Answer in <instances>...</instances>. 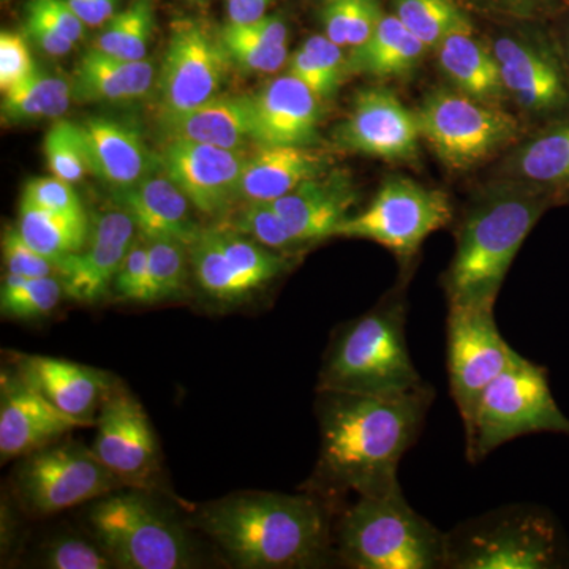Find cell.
I'll return each instance as SVG.
<instances>
[{"mask_svg": "<svg viewBox=\"0 0 569 569\" xmlns=\"http://www.w3.org/2000/svg\"><path fill=\"white\" fill-rule=\"evenodd\" d=\"M92 451L122 486L144 489L159 467L156 433L141 403L112 388L96 419Z\"/></svg>", "mask_w": 569, "mask_h": 569, "instance_id": "16", "label": "cell"}, {"mask_svg": "<svg viewBox=\"0 0 569 569\" xmlns=\"http://www.w3.org/2000/svg\"><path fill=\"white\" fill-rule=\"evenodd\" d=\"M274 0H227L228 21L246 24L260 20Z\"/></svg>", "mask_w": 569, "mask_h": 569, "instance_id": "53", "label": "cell"}, {"mask_svg": "<svg viewBox=\"0 0 569 569\" xmlns=\"http://www.w3.org/2000/svg\"><path fill=\"white\" fill-rule=\"evenodd\" d=\"M417 118L421 137L456 171L470 170L520 133L519 122L497 104L445 89L427 96Z\"/></svg>", "mask_w": 569, "mask_h": 569, "instance_id": "9", "label": "cell"}, {"mask_svg": "<svg viewBox=\"0 0 569 569\" xmlns=\"http://www.w3.org/2000/svg\"><path fill=\"white\" fill-rule=\"evenodd\" d=\"M14 481L26 507L41 516L97 500L122 486L92 448L78 443H54L26 456Z\"/></svg>", "mask_w": 569, "mask_h": 569, "instance_id": "12", "label": "cell"}, {"mask_svg": "<svg viewBox=\"0 0 569 569\" xmlns=\"http://www.w3.org/2000/svg\"><path fill=\"white\" fill-rule=\"evenodd\" d=\"M112 290L122 301L151 305V276H149V247L142 236L134 239L123 258L121 269L112 282Z\"/></svg>", "mask_w": 569, "mask_h": 569, "instance_id": "42", "label": "cell"}, {"mask_svg": "<svg viewBox=\"0 0 569 569\" xmlns=\"http://www.w3.org/2000/svg\"><path fill=\"white\" fill-rule=\"evenodd\" d=\"M396 17L425 43L437 48L445 33L463 17L455 0H395Z\"/></svg>", "mask_w": 569, "mask_h": 569, "instance_id": "37", "label": "cell"}, {"mask_svg": "<svg viewBox=\"0 0 569 569\" xmlns=\"http://www.w3.org/2000/svg\"><path fill=\"white\" fill-rule=\"evenodd\" d=\"M302 48L312 56L318 69L323 71L326 80L335 89V92L339 91L340 86L346 81L347 74L350 73V66H348V59L343 54L342 47H339L326 36H312L305 41Z\"/></svg>", "mask_w": 569, "mask_h": 569, "instance_id": "47", "label": "cell"}, {"mask_svg": "<svg viewBox=\"0 0 569 569\" xmlns=\"http://www.w3.org/2000/svg\"><path fill=\"white\" fill-rule=\"evenodd\" d=\"M36 63L24 37L20 33H0V89L9 91L36 71Z\"/></svg>", "mask_w": 569, "mask_h": 569, "instance_id": "46", "label": "cell"}, {"mask_svg": "<svg viewBox=\"0 0 569 569\" xmlns=\"http://www.w3.org/2000/svg\"><path fill=\"white\" fill-rule=\"evenodd\" d=\"M436 50L441 70L459 92L492 104L503 99L507 89L496 56L477 39L467 14L445 33Z\"/></svg>", "mask_w": 569, "mask_h": 569, "instance_id": "28", "label": "cell"}, {"mask_svg": "<svg viewBox=\"0 0 569 569\" xmlns=\"http://www.w3.org/2000/svg\"><path fill=\"white\" fill-rule=\"evenodd\" d=\"M246 151L190 141H164L157 168L206 216H223L239 200Z\"/></svg>", "mask_w": 569, "mask_h": 569, "instance_id": "17", "label": "cell"}, {"mask_svg": "<svg viewBox=\"0 0 569 569\" xmlns=\"http://www.w3.org/2000/svg\"><path fill=\"white\" fill-rule=\"evenodd\" d=\"M63 295L62 280L54 276L7 274L0 287V312L13 320H39L54 312Z\"/></svg>", "mask_w": 569, "mask_h": 569, "instance_id": "35", "label": "cell"}, {"mask_svg": "<svg viewBox=\"0 0 569 569\" xmlns=\"http://www.w3.org/2000/svg\"><path fill=\"white\" fill-rule=\"evenodd\" d=\"M527 186L561 194L569 187V119L552 122L519 149L512 163Z\"/></svg>", "mask_w": 569, "mask_h": 569, "instance_id": "31", "label": "cell"}, {"mask_svg": "<svg viewBox=\"0 0 569 569\" xmlns=\"http://www.w3.org/2000/svg\"><path fill=\"white\" fill-rule=\"evenodd\" d=\"M425 50V43L396 14H383L372 37L351 52L348 66L355 73L406 77L417 69Z\"/></svg>", "mask_w": 569, "mask_h": 569, "instance_id": "30", "label": "cell"}, {"mask_svg": "<svg viewBox=\"0 0 569 569\" xmlns=\"http://www.w3.org/2000/svg\"><path fill=\"white\" fill-rule=\"evenodd\" d=\"M3 263L7 266V274L24 277H48L58 271L50 258L37 252L28 244L18 227H7L2 234Z\"/></svg>", "mask_w": 569, "mask_h": 569, "instance_id": "45", "label": "cell"}, {"mask_svg": "<svg viewBox=\"0 0 569 569\" xmlns=\"http://www.w3.org/2000/svg\"><path fill=\"white\" fill-rule=\"evenodd\" d=\"M18 376L47 397L63 413L93 425L112 389L108 372L51 356L28 355L17 359Z\"/></svg>", "mask_w": 569, "mask_h": 569, "instance_id": "23", "label": "cell"}, {"mask_svg": "<svg viewBox=\"0 0 569 569\" xmlns=\"http://www.w3.org/2000/svg\"><path fill=\"white\" fill-rule=\"evenodd\" d=\"M26 32L41 51L52 58L69 54L74 48L73 41L67 40L40 13L29 7L26 10Z\"/></svg>", "mask_w": 569, "mask_h": 569, "instance_id": "49", "label": "cell"}, {"mask_svg": "<svg viewBox=\"0 0 569 569\" xmlns=\"http://www.w3.org/2000/svg\"><path fill=\"white\" fill-rule=\"evenodd\" d=\"M137 234V223L126 209L100 212L93 219L84 249L58 264L67 298L82 305L100 301L112 287Z\"/></svg>", "mask_w": 569, "mask_h": 569, "instance_id": "19", "label": "cell"}, {"mask_svg": "<svg viewBox=\"0 0 569 569\" xmlns=\"http://www.w3.org/2000/svg\"><path fill=\"white\" fill-rule=\"evenodd\" d=\"M153 24V0H133L104 24L93 48L127 61H142L148 56Z\"/></svg>", "mask_w": 569, "mask_h": 569, "instance_id": "34", "label": "cell"}, {"mask_svg": "<svg viewBox=\"0 0 569 569\" xmlns=\"http://www.w3.org/2000/svg\"><path fill=\"white\" fill-rule=\"evenodd\" d=\"M112 198L130 213L142 238L174 239L190 249L203 231L193 220L189 198L164 174L114 190Z\"/></svg>", "mask_w": 569, "mask_h": 569, "instance_id": "25", "label": "cell"}, {"mask_svg": "<svg viewBox=\"0 0 569 569\" xmlns=\"http://www.w3.org/2000/svg\"><path fill=\"white\" fill-rule=\"evenodd\" d=\"M563 197H568L569 198V187H567V189L563 190Z\"/></svg>", "mask_w": 569, "mask_h": 569, "instance_id": "55", "label": "cell"}, {"mask_svg": "<svg viewBox=\"0 0 569 569\" xmlns=\"http://www.w3.org/2000/svg\"><path fill=\"white\" fill-rule=\"evenodd\" d=\"M80 127L88 170L114 190L132 187L153 173V159L140 130L130 123L92 118Z\"/></svg>", "mask_w": 569, "mask_h": 569, "instance_id": "24", "label": "cell"}, {"mask_svg": "<svg viewBox=\"0 0 569 569\" xmlns=\"http://www.w3.org/2000/svg\"><path fill=\"white\" fill-rule=\"evenodd\" d=\"M419 138L417 112L385 88L359 92L347 121L336 130V144L346 151L396 162L417 157Z\"/></svg>", "mask_w": 569, "mask_h": 569, "instance_id": "18", "label": "cell"}, {"mask_svg": "<svg viewBox=\"0 0 569 569\" xmlns=\"http://www.w3.org/2000/svg\"><path fill=\"white\" fill-rule=\"evenodd\" d=\"M164 141H190L244 151L253 141L252 96H217L181 114L162 116Z\"/></svg>", "mask_w": 569, "mask_h": 569, "instance_id": "26", "label": "cell"}, {"mask_svg": "<svg viewBox=\"0 0 569 569\" xmlns=\"http://www.w3.org/2000/svg\"><path fill=\"white\" fill-rule=\"evenodd\" d=\"M18 230L29 246L50 258L58 268L63 258L84 249L91 223L86 216L47 211L21 201Z\"/></svg>", "mask_w": 569, "mask_h": 569, "instance_id": "32", "label": "cell"}, {"mask_svg": "<svg viewBox=\"0 0 569 569\" xmlns=\"http://www.w3.org/2000/svg\"><path fill=\"white\" fill-rule=\"evenodd\" d=\"M452 220L447 193L407 178H391L365 211L350 216L336 236L369 239L410 261L430 234Z\"/></svg>", "mask_w": 569, "mask_h": 569, "instance_id": "10", "label": "cell"}, {"mask_svg": "<svg viewBox=\"0 0 569 569\" xmlns=\"http://www.w3.org/2000/svg\"><path fill=\"white\" fill-rule=\"evenodd\" d=\"M230 66L220 37L198 21L176 22L159 78L162 116L181 114L216 99Z\"/></svg>", "mask_w": 569, "mask_h": 569, "instance_id": "14", "label": "cell"}, {"mask_svg": "<svg viewBox=\"0 0 569 569\" xmlns=\"http://www.w3.org/2000/svg\"><path fill=\"white\" fill-rule=\"evenodd\" d=\"M383 14L378 0H326L321 17L329 40L356 50L372 37Z\"/></svg>", "mask_w": 569, "mask_h": 569, "instance_id": "36", "label": "cell"}, {"mask_svg": "<svg viewBox=\"0 0 569 569\" xmlns=\"http://www.w3.org/2000/svg\"><path fill=\"white\" fill-rule=\"evenodd\" d=\"M197 526L244 569L323 567L335 550L328 500L313 492L234 493L201 509Z\"/></svg>", "mask_w": 569, "mask_h": 569, "instance_id": "2", "label": "cell"}, {"mask_svg": "<svg viewBox=\"0 0 569 569\" xmlns=\"http://www.w3.org/2000/svg\"><path fill=\"white\" fill-rule=\"evenodd\" d=\"M119 0H67L71 10L89 28L107 24L116 14Z\"/></svg>", "mask_w": 569, "mask_h": 569, "instance_id": "52", "label": "cell"}, {"mask_svg": "<svg viewBox=\"0 0 569 569\" xmlns=\"http://www.w3.org/2000/svg\"><path fill=\"white\" fill-rule=\"evenodd\" d=\"M194 277L209 298L234 305L271 283L287 260L239 231L209 228L190 247Z\"/></svg>", "mask_w": 569, "mask_h": 569, "instance_id": "13", "label": "cell"}, {"mask_svg": "<svg viewBox=\"0 0 569 569\" xmlns=\"http://www.w3.org/2000/svg\"><path fill=\"white\" fill-rule=\"evenodd\" d=\"M407 343V306L389 296L348 321L329 347L318 391L400 396L425 387Z\"/></svg>", "mask_w": 569, "mask_h": 569, "instance_id": "4", "label": "cell"}, {"mask_svg": "<svg viewBox=\"0 0 569 569\" xmlns=\"http://www.w3.org/2000/svg\"><path fill=\"white\" fill-rule=\"evenodd\" d=\"M556 197L523 183L489 194L468 212L445 276L449 306L496 305L516 254Z\"/></svg>", "mask_w": 569, "mask_h": 569, "instance_id": "3", "label": "cell"}, {"mask_svg": "<svg viewBox=\"0 0 569 569\" xmlns=\"http://www.w3.org/2000/svg\"><path fill=\"white\" fill-rule=\"evenodd\" d=\"M567 63H569V33H568V43H567ZM569 70V67H568Z\"/></svg>", "mask_w": 569, "mask_h": 569, "instance_id": "54", "label": "cell"}, {"mask_svg": "<svg viewBox=\"0 0 569 569\" xmlns=\"http://www.w3.org/2000/svg\"><path fill=\"white\" fill-rule=\"evenodd\" d=\"M189 2H203V0H189Z\"/></svg>", "mask_w": 569, "mask_h": 569, "instance_id": "56", "label": "cell"}, {"mask_svg": "<svg viewBox=\"0 0 569 569\" xmlns=\"http://www.w3.org/2000/svg\"><path fill=\"white\" fill-rule=\"evenodd\" d=\"M433 397L427 383L400 396L318 391L321 445L310 492L329 501L400 486V460L421 436Z\"/></svg>", "mask_w": 569, "mask_h": 569, "instance_id": "1", "label": "cell"}, {"mask_svg": "<svg viewBox=\"0 0 569 569\" xmlns=\"http://www.w3.org/2000/svg\"><path fill=\"white\" fill-rule=\"evenodd\" d=\"M568 548L556 518L537 505H508L447 533L448 569H556Z\"/></svg>", "mask_w": 569, "mask_h": 569, "instance_id": "6", "label": "cell"}, {"mask_svg": "<svg viewBox=\"0 0 569 569\" xmlns=\"http://www.w3.org/2000/svg\"><path fill=\"white\" fill-rule=\"evenodd\" d=\"M92 426L63 413L18 372H2L0 380V459L26 458L54 445L80 427Z\"/></svg>", "mask_w": 569, "mask_h": 569, "instance_id": "20", "label": "cell"}, {"mask_svg": "<svg viewBox=\"0 0 569 569\" xmlns=\"http://www.w3.org/2000/svg\"><path fill=\"white\" fill-rule=\"evenodd\" d=\"M28 7L40 13L56 31L74 44L84 37L86 24L71 10L67 0H29Z\"/></svg>", "mask_w": 569, "mask_h": 569, "instance_id": "48", "label": "cell"}, {"mask_svg": "<svg viewBox=\"0 0 569 569\" xmlns=\"http://www.w3.org/2000/svg\"><path fill=\"white\" fill-rule=\"evenodd\" d=\"M336 553L355 569H441L447 533L410 507L402 486L358 496L336 523Z\"/></svg>", "mask_w": 569, "mask_h": 569, "instance_id": "5", "label": "cell"}, {"mask_svg": "<svg viewBox=\"0 0 569 569\" xmlns=\"http://www.w3.org/2000/svg\"><path fill=\"white\" fill-rule=\"evenodd\" d=\"M542 432L569 437V418L550 391L548 370L518 353L479 400L466 432L468 462L479 463L508 441Z\"/></svg>", "mask_w": 569, "mask_h": 569, "instance_id": "7", "label": "cell"}, {"mask_svg": "<svg viewBox=\"0 0 569 569\" xmlns=\"http://www.w3.org/2000/svg\"><path fill=\"white\" fill-rule=\"evenodd\" d=\"M73 183L63 181L58 176L37 178L28 182L22 192L21 201L47 209V211L86 216L80 197L74 192Z\"/></svg>", "mask_w": 569, "mask_h": 569, "instance_id": "44", "label": "cell"}, {"mask_svg": "<svg viewBox=\"0 0 569 569\" xmlns=\"http://www.w3.org/2000/svg\"><path fill=\"white\" fill-rule=\"evenodd\" d=\"M518 351L498 331L493 307L449 306L447 365L449 392L463 430L470 429L486 389L511 365Z\"/></svg>", "mask_w": 569, "mask_h": 569, "instance_id": "11", "label": "cell"}, {"mask_svg": "<svg viewBox=\"0 0 569 569\" xmlns=\"http://www.w3.org/2000/svg\"><path fill=\"white\" fill-rule=\"evenodd\" d=\"M288 73L295 77L296 80L301 81L302 84H306L320 100L331 99L336 93L335 89L326 80L323 71L318 69L312 56L302 47L291 56Z\"/></svg>", "mask_w": 569, "mask_h": 569, "instance_id": "50", "label": "cell"}, {"mask_svg": "<svg viewBox=\"0 0 569 569\" xmlns=\"http://www.w3.org/2000/svg\"><path fill=\"white\" fill-rule=\"evenodd\" d=\"M233 228L258 244L279 252L299 249L271 201H249L236 216Z\"/></svg>", "mask_w": 569, "mask_h": 569, "instance_id": "40", "label": "cell"}, {"mask_svg": "<svg viewBox=\"0 0 569 569\" xmlns=\"http://www.w3.org/2000/svg\"><path fill=\"white\" fill-rule=\"evenodd\" d=\"M43 567L50 569H110L114 561L102 546L78 538L54 539L43 552Z\"/></svg>", "mask_w": 569, "mask_h": 569, "instance_id": "43", "label": "cell"}, {"mask_svg": "<svg viewBox=\"0 0 569 569\" xmlns=\"http://www.w3.org/2000/svg\"><path fill=\"white\" fill-rule=\"evenodd\" d=\"M153 66L148 59L127 61L92 48L74 69L73 99L77 102L122 103L151 92Z\"/></svg>", "mask_w": 569, "mask_h": 569, "instance_id": "29", "label": "cell"}, {"mask_svg": "<svg viewBox=\"0 0 569 569\" xmlns=\"http://www.w3.org/2000/svg\"><path fill=\"white\" fill-rule=\"evenodd\" d=\"M44 157L52 176L74 183L88 173L80 127L69 121H58L43 141Z\"/></svg>", "mask_w": 569, "mask_h": 569, "instance_id": "39", "label": "cell"}, {"mask_svg": "<svg viewBox=\"0 0 569 569\" xmlns=\"http://www.w3.org/2000/svg\"><path fill=\"white\" fill-rule=\"evenodd\" d=\"M233 24L247 37L260 41V43L269 44V47H284L287 44L288 28L282 18L264 14L260 20L246 22V24L233 22Z\"/></svg>", "mask_w": 569, "mask_h": 569, "instance_id": "51", "label": "cell"}, {"mask_svg": "<svg viewBox=\"0 0 569 569\" xmlns=\"http://www.w3.org/2000/svg\"><path fill=\"white\" fill-rule=\"evenodd\" d=\"M271 203L302 247L336 236L340 224L350 217L356 192L346 173L331 171L302 182Z\"/></svg>", "mask_w": 569, "mask_h": 569, "instance_id": "22", "label": "cell"}, {"mask_svg": "<svg viewBox=\"0 0 569 569\" xmlns=\"http://www.w3.org/2000/svg\"><path fill=\"white\" fill-rule=\"evenodd\" d=\"M323 152L306 146H258L247 156L239 200L276 201L309 179L328 173Z\"/></svg>", "mask_w": 569, "mask_h": 569, "instance_id": "27", "label": "cell"}, {"mask_svg": "<svg viewBox=\"0 0 569 569\" xmlns=\"http://www.w3.org/2000/svg\"><path fill=\"white\" fill-rule=\"evenodd\" d=\"M493 56L505 89L520 108L552 119H569V70L563 56L546 40L500 37Z\"/></svg>", "mask_w": 569, "mask_h": 569, "instance_id": "15", "label": "cell"}, {"mask_svg": "<svg viewBox=\"0 0 569 569\" xmlns=\"http://www.w3.org/2000/svg\"><path fill=\"white\" fill-rule=\"evenodd\" d=\"M3 2H7V0H3Z\"/></svg>", "mask_w": 569, "mask_h": 569, "instance_id": "57", "label": "cell"}, {"mask_svg": "<svg viewBox=\"0 0 569 569\" xmlns=\"http://www.w3.org/2000/svg\"><path fill=\"white\" fill-rule=\"evenodd\" d=\"M321 100L290 73L269 81L252 96L257 146H306L320 141Z\"/></svg>", "mask_w": 569, "mask_h": 569, "instance_id": "21", "label": "cell"}, {"mask_svg": "<svg viewBox=\"0 0 569 569\" xmlns=\"http://www.w3.org/2000/svg\"><path fill=\"white\" fill-rule=\"evenodd\" d=\"M149 247L151 305L182 295L187 282V247L174 239H146Z\"/></svg>", "mask_w": 569, "mask_h": 569, "instance_id": "38", "label": "cell"}, {"mask_svg": "<svg viewBox=\"0 0 569 569\" xmlns=\"http://www.w3.org/2000/svg\"><path fill=\"white\" fill-rule=\"evenodd\" d=\"M89 526L116 567L187 569L197 565L189 535L144 493L111 492L89 509Z\"/></svg>", "mask_w": 569, "mask_h": 569, "instance_id": "8", "label": "cell"}, {"mask_svg": "<svg viewBox=\"0 0 569 569\" xmlns=\"http://www.w3.org/2000/svg\"><path fill=\"white\" fill-rule=\"evenodd\" d=\"M224 50L230 56L231 62L253 73H276L282 69L288 59V48L269 47L260 41L250 39L239 31L233 22H228L220 32Z\"/></svg>", "mask_w": 569, "mask_h": 569, "instance_id": "41", "label": "cell"}, {"mask_svg": "<svg viewBox=\"0 0 569 569\" xmlns=\"http://www.w3.org/2000/svg\"><path fill=\"white\" fill-rule=\"evenodd\" d=\"M2 93V118L20 123L62 118L70 108L73 89L62 77L36 70Z\"/></svg>", "mask_w": 569, "mask_h": 569, "instance_id": "33", "label": "cell"}]
</instances>
